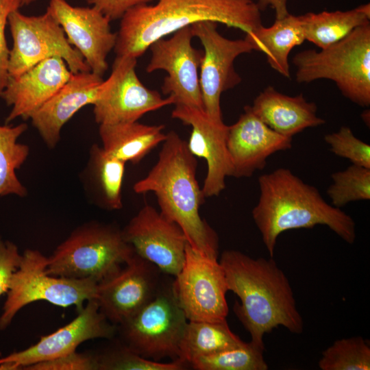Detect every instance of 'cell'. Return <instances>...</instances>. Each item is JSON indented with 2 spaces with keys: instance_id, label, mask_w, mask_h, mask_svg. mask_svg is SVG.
<instances>
[{
  "instance_id": "5bb4252c",
  "label": "cell",
  "mask_w": 370,
  "mask_h": 370,
  "mask_svg": "<svg viewBox=\"0 0 370 370\" xmlns=\"http://www.w3.org/2000/svg\"><path fill=\"white\" fill-rule=\"evenodd\" d=\"M162 274L135 253L119 270L98 282L95 299L100 312L116 325L124 322L155 297Z\"/></svg>"
},
{
  "instance_id": "836d02e7",
  "label": "cell",
  "mask_w": 370,
  "mask_h": 370,
  "mask_svg": "<svg viewBox=\"0 0 370 370\" xmlns=\"http://www.w3.org/2000/svg\"><path fill=\"white\" fill-rule=\"evenodd\" d=\"M25 370H99L97 354L74 351L30 365Z\"/></svg>"
},
{
  "instance_id": "e575fe53",
  "label": "cell",
  "mask_w": 370,
  "mask_h": 370,
  "mask_svg": "<svg viewBox=\"0 0 370 370\" xmlns=\"http://www.w3.org/2000/svg\"><path fill=\"white\" fill-rule=\"evenodd\" d=\"M21 6V0H0V96L9 77L8 68L10 49L5 39V26L10 14Z\"/></svg>"
},
{
  "instance_id": "7402d4cb",
  "label": "cell",
  "mask_w": 370,
  "mask_h": 370,
  "mask_svg": "<svg viewBox=\"0 0 370 370\" xmlns=\"http://www.w3.org/2000/svg\"><path fill=\"white\" fill-rule=\"evenodd\" d=\"M252 112L277 133L291 137L306 128L324 125L317 116L315 103L308 101L303 94L289 96L272 86L265 88L250 106Z\"/></svg>"
},
{
  "instance_id": "3957f363",
  "label": "cell",
  "mask_w": 370,
  "mask_h": 370,
  "mask_svg": "<svg viewBox=\"0 0 370 370\" xmlns=\"http://www.w3.org/2000/svg\"><path fill=\"white\" fill-rule=\"evenodd\" d=\"M202 21L249 33L262 25L252 0H157L130 9L121 18L114 48L116 56L137 59L164 36Z\"/></svg>"
},
{
  "instance_id": "d6a6232c",
  "label": "cell",
  "mask_w": 370,
  "mask_h": 370,
  "mask_svg": "<svg viewBox=\"0 0 370 370\" xmlns=\"http://www.w3.org/2000/svg\"><path fill=\"white\" fill-rule=\"evenodd\" d=\"M324 140L336 156L348 159L352 164L370 169V145L356 137L349 127H341L326 134Z\"/></svg>"
},
{
  "instance_id": "74e56055",
  "label": "cell",
  "mask_w": 370,
  "mask_h": 370,
  "mask_svg": "<svg viewBox=\"0 0 370 370\" xmlns=\"http://www.w3.org/2000/svg\"><path fill=\"white\" fill-rule=\"evenodd\" d=\"M288 0H258L257 5L260 10H264L267 7L275 11V18H282L289 14L287 8Z\"/></svg>"
},
{
  "instance_id": "e0dca14e",
  "label": "cell",
  "mask_w": 370,
  "mask_h": 370,
  "mask_svg": "<svg viewBox=\"0 0 370 370\" xmlns=\"http://www.w3.org/2000/svg\"><path fill=\"white\" fill-rule=\"evenodd\" d=\"M47 10L62 27L69 43L83 56L90 71L102 77L107 57L114 48L116 33L110 21L95 7H75L65 0H49Z\"/></svg>"
},
{
  "instance_id": "4dcf8cb0",
  "label": "cell",
  "mask_w": 370,
  "mask_h": 370,
  "mask_svg": "<svg viewBox=\"0 0 370 370\" xmlns=\"http://www.w3.org/2000/svg\"><path fill=\"white\" fill-rule=\"evenodd\" d=\"M332 184L326 193L332 205L341 208L353 201L369 200L370 169L351 164L331 175Z\"/></svg>"
},
{
  "instance_id": "9a60e30c",
  "label": "cell",
  "mask_w": 370,
  "mask_h": 370,
  "mask_svg": "<svg viewBox=\"0 0 370 370\" xmlns=\"http://www.w3.org/2000/svg\"><path fill=\"white\" fill-rule=\"evenodd\" d=\"M116 325L100 312L95 299L88 300L77 316L64 326L40 337L34 345L0 357V370L26 367L76 351L82 343L95 338L111 340Z\"/></svg>"
},
{
  "instance_id": "4316f807",
  "label": "cell",
  "mask_w": 370,
  "mask_h": 370,
  "mask_svg": "<svg viewBox=\"0 0 370 370\" xmlns=\"http://www.w3.org/2000/svg\"><path fill=\"white\" fill-rule=\"evenodd\" d=\"M242 341L221 321H188L180 345L179 358L189 363L194 359L237 347Z\"/></svg>"
},
{
  "instance_id": "277c9868",
  "label": "cell",
  "mask_w": 370,
  "mask_h": 370,
  "mask_svg": "<svg viewBox=\"0 0 370 370\" xmlns=\"http://www.w3.org/2000/svg\"><path fill=\"white\" fill-rule=\"evenodd\" d=\"M260 197L251 211L270 257L283 232L328 226L344 241L353 244L356 223L341 208L329 204L314 186L305 183L290 169L278 168L258 178Z\"/></svg>"
},
{
  "instance_id": "cb8c5ba5",
  "label": "cell",
  "mask_w": 370,
  "mask_h": 370,
  "mask_svg": "<svg viewBox=\"0 0 370 370\" xmlns=\"http://www.w3.org/2000/svg\"><path fill=\"white\" fill-rule=\"evenodd\" d=\"M164 126L149 125L138 121L99 125L102 148L110 155L134 164L140 162L153 149L162 143Z\"/></svg>"
},
{
  "instance_id": "d590c367",
  "label": "cell",
  "mask_w": 370,
  "mask_h": 370,
  "mask_svg": "<svg viewBox=\"0 0 370 370\" xmlns=\"http://www.w3.org/2000/svg\"><path fill=\"white\" fill-rule=\"evenodd\" d=\"M21 258L17 245L0 237V297L6 294Z\"/></svg>"
},
{
  "instance_id": "8fae6325",
  "label": "cell",
  "mask_w": 370,
  "mask_h": 370,
  "mask_svg": "<svg viewBox=\"0 0 370 370\" xmlns=\"http://www.w3.org/2000/svg\"><path fill=\"white\" fill-rule=\"evenodd\" d=\"M217 23L202 21L190 25L193 36L204 47L199 84L204 111L212 121L223 122L221 110L222 93L238 85L241 77L234 69L238 56L254 51L245 38L232 40L217 30Z\"/></svg>"
},
{
  "instance_id": "44dd1931",
  "label": "cell",
  "mask_w": 370,
  "mask_h": 370,
  "mask_svg": "<svg viewBox=\"0 0 370 370\" xmlns=\"http://www.w3.org/2000/svg\"><path fill=\"white\" fill-rule=\"evenodd\" d=\"M102 77L91 71L73 73L63 86L35 111L29 119L49 149L60 139L63 126L80 109L97 99Z\"/></svg>"
},
{
  "instance_id": "9c48e42d",
  "label": "cell",
  "mask_w": 370,
  "mask_h": 370,
  "mask_svg": "<svg viewBox=\"0 0 370 370\" xmlns=\"http://www.w3.org/2000/svg\"><path fill=\"white\" fill-rule=\"evenodd\" d=\"M8 23L12 38L8 75L16 77L52 57L62 58L72 73L90 71L79 51L68 41L57 21L46 10L40 16H26L18 10L11 12Z\"/></svg>"
},
{
  "instance_id": "8d00e7d4",
  "label": "cell",
  "mask_w": 370,
  "mask_h": 370,
  "mask_svg": "<svg viewBox=\"0 0 370 370\" xmlns=\"http://www.w3.org/2000/svg\"><path fill=\"white\" fill-rule=\"evenodd\" d=\"M92 5L110 21L121 19L131 8L148 4L155 0H85Z\"/></svg>"
},
{
  "instance_id": "6da1fadb",
  "label": "cell",
  "mask_w": 370,
  "mask_h": 370,
  "mask_svg": "<svg viewBox=\"0 0 370 370\" xmlns=\"http://www.w3.org/2000/svg\"><path fill=\"white\" fill-rule=\"evenodd\" d=\"M228 291L240 299L233 310L251 336L250 343L264 349L266 333L282 325L290 332L304 330L288 278L273 257L254 258L237 250L223 251L219 260Z\"/></svg>"
},
{
  "instance_id": "484cf974",
  "label": "cell",
  "mask_w": 370,
  "mask_h": 370,
  "mask_svg": "<svg viewBox=\"0 0 370 370\" xmlns=\"http://www.w3.org/2000/svg\"><path fill=\"white\" fill-rule=\"evenodd\" d=\"M305 40L320 49L346 37L356 28L370 23V4L346 11H323L300 15Z\"/></svg>"
},
{
  "instance_id": "5b68a950",
  "label": "cell",
  "mask_w": 370,
  "mask_h": 370,
  "mask_svg": "<svg viewBox=\"0 0 370 370\" xmlns=\"http://www.w3.org/2000/svg\"><path fill=\"white\" fill-rule=\"evenodd\" d=\"M295 80L333 81L342 95L361 106L370 105V23L320 51H299L293 58Z\"/></svg>"
},
{
  "instance_id": "f546056e",
  "label": "cell",
  "mask_w": 370,
  "mask_h": 370,
  "mask_svg": "<svg viewBox=\"0 0 370 370\" xmlns=\"http://www.w3.org/2000/svg\"><path fill=\"white\" fill-rule=\"evenodd\" d=\"M321 370H369L370 347L361 336L336 340L322 352Z\"/></svg>"
},
{
  "instance_id": "f1b7e54d",
  "label": "cell",
  "mask_w": 370,
  "mask_h": 370,
  "mask_svg": "<svg viewBox=\"0 0 370 370\" xmlns=\"http://www.w3.org/2000/svg\"><path fill=\"white\" fill-rule=\"evenodd\" d=\"M264 349L251 343L193 360L189 365L196 370H267Z\"/></svg>"
},
{
  "instance_id": "7c38bea8",
  "label": "cell",
  "mask_w": 370,
  "mask_h": 370,
  "mask_svg": "<svg viewBox=\"0 0 370 370\" xmlns=\"http://www.w3.org/2000/svg\"><path fill=\"white\" fill-rule=\"evenodd\" d=\"M137 59L116 56L109 77L103 80L92 104L95 121L110 125L138 121L144 114L174 104L141 82L136 72Z\"/></svg>"
},
{
  "instance_id": "4fadbf2b",
  "label": "cell",
  "mask_w": 370,
  "mask_h": 370,
  "mask_svg": "<svg viewBox=\"0 0 370 370\" xmlns=\"http://www.w3.org/2000/svg\"><path fill=\"white\" fill-rule=\"evenodd\" d=\"M193 37L190 26H187L168 39L153 42L149 47L151 56L146 71L166 72L162 91L173 97L175 105L204 110L199 74L203 52L192 45Z\"/></svg>"
},
{
  "instance_id": "ac0fdd59",
  "label": "cell",
  "mask_w": 370,
  "mask_h": 370,
  "mask_svg": "<svg viewBox=\"0 0 370 370\" xmlns=\"http://www.w3.org/2000/svg\"><path fill=\"white\" fill-rule=\"evenodd\" d=\"M171 115L191 127L188 149L206 162L207 173L201 187L204 197L219 196L225 188V178L232 174L226 145L229 126L212 121L202 110L185 105H175Z\"/></svg>"
},
{
  "instance_id": "1f68e13d",
  "label": "cell",
  "mask_w": 370,
  "mask_h": 370,
  "mask_svg": "<svg viewBox=\"0 0 370 370\" xmlns=\"http://www.w3.org/2000/svg\"><path fill=\"white\" fill-rule=\"evenodd\" d=\"M97 354L99 370H183L188 363L178 358L170 362L154 361L140 356L119 342Z\"/></svg>"
},
{
  "instance_id": "d6986e66",
  "label": "cell",
  "mask_w": 370,
  "mask_h": 370,
  "mask_svg": "<svg viewBox=\"0 0 370 370\" xmlns=\"http://www.w3.org/2000/svg\"><path fill=\"white\" fill-rule=\"evenodd\" d=\"M292 138L281 135L262 121L250 106L238 121L229 126L226 145L232 174L236 178L249 177L262 170L272 154L292 147Z\"/></svg>"
},
{
  "instance_id": "30bf717a",
  "label": "cell",
  "mask_w": 370,
  "mask_h": 370,
  "mask_svg": "<svg viewBox=\"0 0 370 370\" xmlns=\"http://www.w3.org/2000/svg\"><path fill=\"white\" fill-rule=\"evenodd\" d=\"M173 288L188 321H221L226 319L228 291L224 271L218 258L186 247L183 266L175 276Z\"/></svg>"
},
{
  "instance_id": "ffe728a7",
  "label": "cell",
  "mask_w": 370,
  "mask_h": 370,
  "mask_svg": "<svg viewBox=\"0 0 370 370\" xmlns=\"http://www.w3.org/2000/svg\"><path fill=\"white\" fill-rule=\"evenodd\" d=\"M73 73L60 58L52 57L36 64L16 77H8L1 94L11 110L5 124L32 114L54 95Z\"/></svg>"
},
{
  "instance_id": "f35d334b",
  "label": "cell",
  "mask_w": 370,
  "mask_h": 370,
  "mask_svg": "<svg viewBox=\"0 0 370 370\" xmlns=\"http://www.w3.org/2000/svg\"><path fill=\"white\" fill-rule=\"evenodd\" d=\"M35 1L36 0H21V4L22 6L24 5H29Z\"/></svg>"
},
{
  "instance_id": "d4e9b609",
  "label": "cell",
  "mask_w": 370,
  "mask_h": 370,
  "mask_svg": "<svg viewBox=\"0 0 370 370\" xmlns=\"http://www.w3.org/2000/svg\"><path fill=\"white\" fill-rule=\"evenodd\" d=\"M245 38L254 51L263 53L270 66L281 75L291 76L288 56L292 49L306 40L299 16L290 13L275 18L269 27L262 25L246 34Z\"/></svg>"
},
{
  "instance_id": "83f0119b",
  "label": "cell",
  "mask_w": 370,
  "mask_h": 370,
  "mask_svg": "<svg viewBox=\"0 0 370 370\" xmlns=\"http://www.w3.org/2000/svg\"><path fill=\"white\" fill-rule=\"evenodd\" d=\"M27 130V125L24 123L14 126L0 125V197L14 195L25 197L27 195L16 173L29 154V146L17 141Z\"/></svg>"
},
{
  "instance_id": "8992f818",
  "label": "cell",
  "mask_w": 370,
  "mask_h": 370,
  "mask_svg": "<svg viewBox=\"0 0 370 370\" xmlns=\"http://www.w3.org/2000/svg\"><path fill=\"white\" fill-rule=\"evenodd\" d=\"M134 254L117 225L90 221L75 228L47 257L46 272L99 282L119 270Z\"/></svg>"
},
{
  "instance_id": "52a82bcc",
  "label": "cell",
  "mask_w": 370,
  "mask_h": 370,
  "mask_svg": "<svg viewBox=\"0 0 370 370\" xmlns=\"http://www.w3.org/2000/svg\"><path fill=\"white\" fill-rule=\"evenodd\" d=\"M47 265V257L38 250L27 249L21 254L0 315V330H5L16 314L31 303L45 301L62 308L75 306L79 312L85 302L95 298L97 281L51 275L46 272Z\"/></svg>"
},
{
  "instance_id": "603a6c76",
  "label": "cell",
  "mask_w": 370,
  "mask_h": 370,
  "mask_svg": "<svg viewBox=\"0 0 370 370\" xmlns=\"http://www.w3.org/2000/svg\"><path fill=\"white\" fill-rule=\"evenodd\" d=\"M125 164L108 154L97 144L90 147L82 180L88 197L95 205L107 210L122 208L121 190Z\"/></svg>"
},
{
  "instance_id": "ba28073f",
  "label": "cell",
  "mask_w": 370,
  "mask_h": 370,
  "mask_svg": "<svg viewBox=\"0 0 370 370\" xmlns=\"http://www.w3.org/2000/svg\"><path fill=\"white\" fill-rule=\"evenodd\" d=\"M188 320L177 299L173 280H163L155 297L116 325L119 341L142 357L160 362L180 356Z\"/></svg>"
},
{
  "instance_id": "7a4b0ae2",
  "label": "cell",
  "mask_w": 370,
  "mask_h": 370,
  "mask_svg": "<svg viewBox=\"0 0 370 370\" xmlns=\"http://www.w3.org/2000/svg\"><path fill=\"white\" fill-rule=\"evenodd\" d=\"M197 161L187 143L175 131L166 133L156 163L136 182V193H154L160 213L176 223L188 244L204 254L218 258L217 232L199 215L205 197L197 179Z\"/></svg>"
},
{
  "instance_id": "2e32d148",
  "label": "cell",
  "mask_w": 370,
  "mask_h": 370,
  "mask_svg": "<svg viewBox=\"0 0 370 370\" xmlns=\"http://www.w3.org/2000/svg\"><path fill=\"white\" fill-rule=\"evenodd\" d=\"M125 241L140 257L164 274L176 276L186 254L187 238L181 227L149 204H145L122 230Z\"/></svg>"
}]
</instances>
